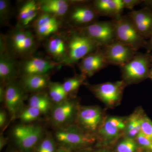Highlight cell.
Segmentation results:
<instances>
[{
	"label": "cell",
	"instance_id": "cell-1",
	"mask_svg": "<svg viewBox=\"0 0 152 152\" xmlns=\"http://www.w3.org/2000/svg\"><path fill=\"white\" fill-rule=\"evenodd\" d=\"M4 37L9 53L17 59L34 55L39 48V41L31 28L15 26Z\"/></svg>",
	"mask_w": 152,
	"mask_h": 152
},
{
	"label": "cell",
	"instance_id": "cell-2",
	"mask_svg": "<svg viewBox=\"0 0 152 152\" xmlns=\"http://www.w3.org/2000/svg\"><path fill=\"white\" fill-rule=\"evenodd\" d=\"M67 55L63 66H73L90 53L101 47L77 29L67 26Z\"/></svg>",
	"mask_w": 152,
	"mask_h": 152
},
{
	"label": "cell",
	"instance_id": "cell-3",
	"mask_svg": "<svg viewBox=\"0 0 152 152\" xmlns=\"http://www.w3.org/2000/svg\"><path fill=\"white\" fill-rule=\"evenodd\" d=\"M152 54L137 52L124 65L120 67L123 81L126 84L138 83L149 78Z\"/></svg>",
	"mask_w": 152,
	"mask_h": 152
},
{
	"label": "cell",
	"instance_id": "cell-4",
	"mask_svg": "<svg viewBox=\"0 0 152 152\" xmlns=\"http://www.w3.org/2000/svg\"><path fill=\"white\" fill-rule=\"evenodd\" d=\"M99 17L91 1L75 0L64 21L68 26L78 28L98 21Z\"/></svg>",
	"mask_w": 152,
	"mask_h": 152
},
{
	"label": "cell",
	"instance_id": "cell-5",
	"mask_svg": "<svg viewBox=\"0 0 152 152\" xmlns=\"http://www.w3.org/2000/svg\"><path fill=\"white\" fill-rule=\"evenodd\" d=\"M113 20L116 40L129 46L136 51L145 48L147 40L142 37L127 15Z\"/></svg>",
	"mask_w": 152,
	"mask_h": 152
},
{
	"label": "cell",
	"instance_id": "cell-6",
	"mask_svg": "<svg viewBox=\"0 0 152 152\" xmlns=\"http://www.w3.org/2000/svg\"><path fill=\"white\" fill-rule=\"evenodd\" d=\"M62 66L48 57L31 55L19 61V73L22 76L49 75Z\"/></svg>",
	"mask_w": 152,
	"mask_h": 152
},
{
	"label": "cell",
	"instance_id": "cell-7",
	"mask_svg": "<svg viewBox=\"0 0 152 152\" xmlns=\"http://www.w3.org/2000/svg\"><path fill=\"white\" fill-rule=\"evenodd\" d=\"M76 29L91 38L101 48L107 46L116 40L113 20L97 21L86 27Z\"/></svg>",
	"mask_w": 152,
	"mask_h": 152
},
{
	"label": "cell",
	"instance_id": "cell-8",
	"mask_svg": "<svg viewBox=\"0 0 152 152\" xmlns=\"http://www.w3.org/2000/svg\"><path fill=\"white\" fill-rule=\"evenodd\" d=\"M64 20L50 14L41 12L31 28L39 42L45 40L65 28Z\"/></svg>",
	"mask_w": 152,
	"mask_h": 152
},
{
	"label": "cell",
	"instance_id": "cell-9",
	"mask_svg": "<svg viewBox=\"0 0 152 152\" xmlns=\"http://www.w3.org/2000/svg\"><path fill=\"white\" fill-rule=\"evenodd\" d=\"M20 75L19 61L7 49L4 35L0 36V79L1 84L7 86Z\"/></svg>",
	"mask_w": 152,
	"mask_h": 152
},
{
	"label": "cell",
	"instance_id": "cell-10",
	"mask_svg": "<svg viewBox=\"0 0 152 152\" xmlns=\"http://www.w3.org/2000/svg\"><path fill=\"white\" fill-rule=\"evenodd\" d=\"M43 131L38 125H21L15 127L13 134L19 148L25 152H29L42 138Z\"/></svg>",
	"mask_w": 152,
	"mask_h": 152
},
{
	"label": "cell",
	"instance_id": "cell-11",
	"mask_svg": "<svg viewBox=\"0 0 152 152\" xmlns=\"http://www.w3.org/2000/svg\"><path fill=\"white\" fill-rule=\"evenodd\" d=\"M44 42L45 49L49 57L62 66L67 55V38L66 27L59 32L48 38Z\"/></svg>",
	"mask_w": 152,
	"mask_h": 152
},
{
	"label": "cell",
	"instance_id": "cell-12",
	"mask_svg": "<svg viewBox=\"0 0 152 152\" xmlns=\"http://www.w3.org/2000/svg\"><path fill=\"white\" fill-rule=\"evenodd\" d=\"M102 48L109 65L120 67L129 61L138 52L117 40Z\"/></svg>",
	"mask_w": 152,
	"mask_h": 152
},
{
	"label": "cell",
	"instance_id": "cell-13",
	"mask_svg": "<svg viewBox=\"0 0 152 152\" xmlns=\"http://www.w3.org/2000/svg\"><path fill=\"white\" fill-rule=\"evenodd\" d=\"M126 85L122 80L89 85L88 86L96 96L108 105L113 106L120 100Z\"/></svg>",
	"mask_w": 152,
	"mask_h": 152
},
{
	"label": "cell",
	"instance_id": "cell-14",
	"mask_svg": "<svg viewBox=\"0 0 152 152\" xmlns=\"http://www.w3.org/2000/svg\"><path fill=\"white\" fill-rule=\"evenodd\" d=\"M26 92L20 82L16 80L6 86L4 102L12 118L15 117L20 110Z\"/></svg>",
	"mask_w": 152,
	"mask_h": 152
},
{
	"label": "cell",
	"instance_id": "cell-15",
	"mask_svg": "<svg viewBox=\"0 0 152 152\" xmlns=\"http://www.w3.org/2000/svg\"><path fill=\"white\" fill-rule=\"evenodd\" d=\"M56 138L61 143L73 147L87 145L95 141L92 135L74 127L59 129L56 133Z\"/></svg>",
	"mask_w": 152,
	"mask_h": 152
},
{
	"label": "cell",
	"instance_id": "cell-16",
	"mask_svg": "<svg viewBox=\"0 0 152 152\" xmlns=\"http://www.w3.org/2000/svg\"><path fill=\"white\" fill-rule=\"evenodd\" d=\"M77 66L81 74L90 77L109 65L102 48H100L83 58Z\"/></svg>",
	"mask_w": 152,
	"mask_h": 152
},
{
	"label": "cell",
	"instance_id": "cell-17",
	"mask_svg": "<svg viewBox=\"0 0 152 152\" xmlns=\"http://www.w3.org/2000/svg\"><path fill=\"white\" fill-rule=\"evenodd\" d=\"M140 34L145 40L149 39L152 35V10L144 7L138 10L127 14Z\"/></svg>",
	"mask_w": 152,
	"mask_h": 152
},
{
	"label": "cell",
	"instance_id": "cell-18",
	"mask_svg": "<svg viewBox=\"0 0 152 152\" xmlns=\"http://www.w3.org/2000/svg\"><path fill=\"white\" fill-rule=\"evenodd\" d=\"M40 13L38 1L28 0L22 1L17 10L16 26L23 28H31Z\"/></svg>",
	"mask_w": 152,
	"mask_h": 152
},
{
	"label": "cell",
	"instance_id": "cell-19",
	"mask_svg": "<svg viewBox=\"0 0 152 152\" xmlns=\"http://www.w3.org/2000/svg\"><path fill=\"white\" fill-rule=\"evenodd\" d=\"M75 110V103L68 99L60 103L57 104L52 111L53 124L59 127L66 126L72 118Z\"/></svg>",
	"mask_w": 152,
	"mask_h": 152
},
{
	"label": "cell",
	"instance_id": "cell-20",
	"mask_svg": "<svg viewBox=\"0 0 152 152\" xmlns=\"http://www.w3.org/2000/svg\"><path fill=\"white\" fill-rule=\"evenodd\" d=\"M91 2L100 17L115 20L123 15L124 9L123 0H94Z\"/></svg>",
	"mask_w": 152,
	"mask_h": 152
},
{
	"label": "cell",
	"instance_id": "cell-21",
	"mask_svg": "<svg viewBox=\"0 0 152 152\" xmlns=\"http://www.w3.org/2000/svg\"><path fill=\"white\" fill-rule=\"evenodd\" d=\"M102 118V112L97 107H84L80 109L78 112L77 120L79 124L89 132H94L97 129Z\"/></svg>",
	"mask_w": 152,
	"mask_h": 152
},
{
	"label": "cell",
	"instance_id": "cell-22",
	"mask_svg": "<svg viewBox=\"0 0 152 152\" xmlns=\"http://www.w3.org/2000/svg\"><path fill=\"white\" fill-rule=\"evenodd\" d=\"M74 1L40 0L38 1L41 12L50 14L64 20Z\"/></svg>",
	"mask_w": 152,
	"mask_h": 152
},
{
	"label": "cell",
	"instance_id": "cell-23",
	"mask_svg": "<svg viewBox=\"0 0 152 152\" xmlns=\"http://www.w3.org/2000/svg\"><path fill=\"white\" fill-rule=\"evenodd\" d=\"M20 82L27 92L33 93L43 92L51 83L49 75L22 76Z\"/></svg>",
	"mask_w": 152,
	"mask_h": 152
},
{
	"label": "cell",
	"instance_id": "cell-24",
	"mask_svg": "<svg viewBox=\"0 0 152 152\" xmlns=\"http://www.w3.org/2000/svg\"><path fill=\"white\" fill-rule=\"evenodd\" d=\"M52 102L48 94L43 92L34 93L29 99V106L38 109L42 114H45L50 109Z\"/></svg>",
	"mask_w": 152,
	"mask_h": 152
},
{
	"label": "cell",
	"instance_id": "cell-25",
	"mask_svg": "<svg viewBox=\"0 0 152 152\" xmlns=\"http://www.w3.org/2000/svg\"><path fill=\"white\" fill-rule=\"evenodd\" d=\"M121 130L115 126L107 119L102 125L99 130V134L106 141H111L117 139Z\"/></svg>",
	"mask_w": 152,
	"mask_h": 152
},
{
	"label": "cell",
	"instance_id": "cell-26",
	"mask_svg": "<svg viewBox=\"0 0 152 152\" xmlns=\"http://www.w3.org/2000/svg\"><path fill=\"white\" fill-rule=\"evenodd\" d=\"M48 89L49 96L55 103H60L67 99L68 95L64 90L62 84L51 82Z\"/></svg>",
	"mask_w": 152,
	"mask_h": 152
},
{
	"label": "cell",
	"instance_id": "cell-27",
	"mask_svg": "<svg viewBox=\"0 0 152 152\" xmlns=\"http://www.w3.org/2000/svg\"><path fill=\"white\" fill-rule=\"evenodd\" d=\"M86 78V77L81 74L66 79L62 84L63 88L68 95L74 94L84 84Z\"/></svg>",
	"mask_w": 152,
	"mask_h": 152
},
{
	"label": "cell",
	"instance_id": "cell-28",
	"mask_svg": "<svg viewBox=\"0 0 152 152\" xmlns=\"http://www.w3.org/2000/svg\"><path fill=\"white\" fill-rule=\"evenodd\" d=\"M143 115H134L128 121L126 126V133L128 138L136 137L141 132V123Z\"/></svg>",
	"mask_w": 152,
	"mask_h": 152
},
{
	"label": "cell",
	"instance_id": "cell-29",
	"mask_svg": "<svg viewBox=\"0 0 152 152\" xmlns=\"http://www.w3.org/2000/svg\"><path fill=\"white\" fill-rule=\"evenodd\" d=\"M12 13L10 1L8 0H0V23L1 26H8Z\"/></svg>",
	"mask_w": 152,
	"mask_h": 152
},
{
	"label": "cell",
	"instance_id": "cell-30",
	"mask_svg": "<svg viewBox=\"0 0 152 152\" xmlns=\"http://www.w3.org/2000/svg\"><path fill=\"white\" fill-rule=\"evenodd\" d=\"M41 114L42 113L39 110L29 106L21 112L19 117L22 121L29 123L37 120Z\"/></svg>",
	"mask_w": 152,
	"mask_h": 152
},
{
	"label": "cell",
	"instance_id": "cell-31",
	"mask_svg": "<svg viewBox=\"0 0 152 152\" xmlns=\"http://www.w3.org/2000/svg\"><path fill=\"white\" fill-rule=\"evenodd\" d=\"M137 143L133 139H125L120 142L117 146V152H135Z\"/></svg>",
	"mask_w": 152,
	"mask_h": 152
},
{
	"label": "cell",
	"instance_id": "cell-32",
	"mask_svg": "<svg viewBox=\"0 0 152 152\" xmlns=\"http://www.w3.org/2000/svg\"><path fill=\"white\" fill-rule=\"evenodd\" d=\"M37 152H56V146L53 140L50 136L45 138L41 142Z\"/></svg>",
	"mask_w": 152,
	"mask_h": 152
},
{
	"label": "cell",
	"instance_id": "cell-33",
	"mask_svg": "<svg viewBox=\"0 0 152 152\" xmlns=\"http://www.w3.org/2000/svg\"><path fill=\"white\" fill-rule=\"evenodd\" d=\"M141 132L152 140V121L145 115L142 118Z\"/></svg>",
	"mask_w": 152,
	"mask_h": 152
},
{
	"label": "cell",
	"instance_id": "cell-34",
	"mask_svg": "<svg viewBox=\"0 0 152 152\" xmlns=\"http://www.w3.org/2000/svg\"><path fill=\"white\" fill-rule=\"evenodd\" d=\"M139 145L145 151H152V140L141 132L136 137Z\"/></svg>",
	"mask_w": 152,
	"mask_h": 152
},
{
	"label": "cell",
	"instance_id": "cell-35",
	"mask_svg": "<svg viewBox=\"0 0 152 152\" xmlns=\"http://www.w3.org/2000/svg\"><path fill=\"white\" fill-rule=\"evenodd\" d=\"M144 1L142 0H123L124 9L132 10L136 6L142 4Z\"/></svg>",
	"mask_w": 152,
	"mask_h": 152
},
{
	"label": "cell",
	"instance_id": "cell-36",
	"mask_svg": "<svg viewBox=\"0 0 152 152\" xmlns=\"http://www.w3.org/2000/svg\"><path fill=\"white\" fill-rule=\"evenodd\" d=\"M110 122L115 126L117 127L120 129L122 130L126 128V125L122 120L117 117H110L108 118Z\"/></svg>",
	"mask_w": 152,
	"mask_h": 152
},
{
	"label": "cell",
	"instance_id": "cell-37",
	"mask_svg": "<svg viewBox=\"0 0 152 152\" xmlns=\"http://www.w3.org/2000/svg\"><path fill=\"white\" fill-rule=\"evenodd\" d=\"M7 120V115L6 112L1 110L0 112V127H3Z\"/></svg>",
	"mask_w": 152,
	"mask_h": 152
},
{
	"label": "cell",
	"instance_id": "cell-38",
	"mask_svg": "<svg viewBox=\"0 0 152 152\" xmlns=\"http://www.w3.org/2000/svg\"><path fill=\"white\" fill-rule=\"evenodd\" d=\"M6 86L1 84L0 87V101L1 102H3L4 101Z\"/></svg>",
	"mask_w": 152,
	"mask_h": 152
},
{
	"label": "cell",
	"instance_id": "cell-39",
	"mask_svg": "<svg viewBox=\"0 0 152 152\" xmlns=\"http://www.w3.org/2000/svg\"><path fill=\"white\" fill-rule=\"evenodd\" d=\"M145 48L146 49L147 53H151L152 52V35L149 39L147 41V45Z\"/></svg>",
	"mask_w": 152,
	"mask_h": 152
},
{
	"label": "cell",
	"instance_id": "cell-40",
	"mask_svg": "<svg viewBox=\"0 0 152 152\" xmlns=\"http://www.w3.org/2000/svg\"><path fill=\"white\" fill-rule=\"evenodd\" d=\"M6 140L3 137H1V149L4 146V145L5 144Z\"/></svg>",
	"mask_w": 152,
	"mask_h": 152
},
{
	"label": "cell",
	"instance_id": "cell-41",
	"mask_svg": "<svg viewBox=\"0 0 152 152\" xmlns=\"http://www.w3.org/2000/svg\"><path fill=\"white\" fill-rule=\"evenodd\" d=\"M149 78H150L152 80V64L151 66V69H150V74H149Z\"/></svg>",
	"mask_w": 152,
	"mask_h": 152
},
{
	"label": "cell",
	"instance_id": "cell-42",
	"mask_svg": "<svg viewBox=\"0 0 152 152\" xmlns=\"http://www.w3.org/2000/svg\"><path fill=\"white\" fill-rule=\"evenodd\" d=\"M57 152H71L69 151H67V150H66L65 149H59L58 150V151Z\"/></svg>",
	"mask_w": 152,
	"mask_h": 152
},
{
	"label": "cell",
	"instance_id": "cell-43",
	"mask_svg": "<svg viewBox=\"0 0 152 152\" xmlns=\"http://www.w3.org/2000/svg\"><path fill=\"white\" fill-rule=\"evenodd\" d=\"M98 152H108V151H106V150H101V151H99Z\"/></svg>",
	"mask_w": 152,
	"mask_h": 152
},
{
	"label": "cell",
	"instance_id": "cell-44",
	"mask_svg": "<svg viewBox=\"0 0 152 152\" xmlns=\"http://www.w3.org/2000/svg\"><path fill=\"white\" fill-rule=\"evenodd\" d=\"M144 152H152V151H145Z\"/></svg>",
	"mask_w": 152,
	"mask_h": 152
}]
</instances>
